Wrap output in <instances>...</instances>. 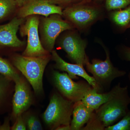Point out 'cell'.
Instances as JSON below:
<instances>
[{
  "label": "cell",
  "mask_w": 130,
  "mask_h": 130,
  "mask_svg": "<svg viewBox=\"0 0 130 130\" xmlns=\"http://www.w3.org/2000/svg\"><path fill=\"white\" fill-rule=\"evenodd\" d=\"M128 86H120L113 97L93 112L81 130H105L116 124L129 110Z\"/></svg>",
  "instance_id": "obj_1"
},
{
  "label": "cell",
  "mask_w": 130,
  "mask_h": 130,
  "mask_svg": "<svg viewBox=\"0 0 130 130\" xmlns=\"http://www.w3.org/2000/svg\"><path fill=\"white\" fill-rule=\"evenodd\" d=\"M11 63L19 71L32 86L35 93L40 95L43 93V77L44 70L51 59L50 54L39 57H29L13 55Z\"/></svg>",
  "instance_id": "obj_2"
},
{
  "label": "cell",
  "mask_w": 130,
  "mask_h": 130,
  "mask_svg": "<svg viewBox=\"0 0 130 130\" xmlns=\"http://www.w3.org/2000/svg\"><path fill=\"white\" fill-rule=\"evenodd\" d=\"M103 13L101 4L85 1L65 8L62 16L74 28L83 30L101 18Z\"/></svg>",
  "instance_id": "obj_3"
},
{
  "label": "cell",
  "mask_w": 130,
  "mask_h": 130,
  "mask_svg": "<svg viewBox=\"0 0 130 130\" xmlns=\"http://www.w3.org/2000/svg\"><path fill=\"white\" fill-rule=\"evenodd\" d=\"M74 103L55 91L50 98L48 106L43 114V121L51 130L59 126L70 125Z\"/></svg>",
  "instance_id": "obj_4"
},
{
  "label": "cell",
  "mask_w": 130,
  "mask_h": 130,
  "mask_svg": "<svg viewBox=\"0 0 130 130\" xmlns=\"http://www.w3.org/2000/svg\"><path fill=\"white\" fill-rule=\"evenodd\" d=\"M104 48L106 54L105 61L94 59L90 63L87 57L85 65L87 71L92 74L103 92L109 89L115 79L124 76L126 74L125 71L119 70L114 66L110 59L109 51L105 47Z\"/></svg>",
  "instance_id": "obj_5"
},
{
  "label": "cell",
  "mask_w": 130,
  "mask_h": 130,
  "mask_svg": "<svg viewBox=\"0 0 130 130\" xmlns=\"http://www.w3.org/2000/svg\"><path fill=\"white\" fill-rule=\"evenodd\" d=\"M71 23L58 14H51L40 19L39 26L40 40L43 46L50 53L53 50L55 42L61 33L74 29Z\"/></svg>",
  "instance_id": "obj_6"
},
{
  "label": "cell",
  "mask_w": 130,
  "mask_h": 130,
  "mask_svg": "<svg viewBox=\"0 0 130 130\" xmlns=\"http://www.w3.org/2000/svg\"><path fill=\"white\" fill-rule=\"evenodd\" d=\"M52 82L59 93L74 103L81 101L93 88L85 80L75 82L67 73L56 70L52 72Z\"/></svg>",
  "instance_id": "obj_7"
},
{
  "label": "cell",
  "mask_w": 130,
  "mask_h": 130,
  "mask_svg": "<svg viewBox=\"0 0 130 130\" xmlns=\"http://www.w3.org/2000/svg\"><path fill=\"white\" fill-rule=\"evenodd\" d=\"M25 20L20 29L21 36L27 37V45L22 55L39 57L50 54V53L43 46L39 37L40 17L38 15H31L26 18Z\"/></svg>",
  "instance_id": "obj_8"
},
{
  "label": "cell",
  "mask_w": 130,
  "mask_h": 130,
  "mask_svg": "<svg viewBox=\"0 0 130 130\" xmlns=\"http://www.w3.org/2000/svg\"><path fill=\"white\" fill-rule=\"evenodd\" d=\"M73 30H67L62 34L58 39L57 44L66 52L72 62L84 67L88 57L85 53L87 43Z\"/></svg>",
  "instance_id": "obj_9"
},
{
  "label": "cell",
  "mask_w": 130,
  "mask_h": 130,
  "mask_svg": "<svg viewBox=\"0 0 130 130\" xmlns=\"http://www.w3.org/2000/svg\"><path fill=\"white\" fill-rule=\"evenodd\" d=\"M14 92L12 99V115L16 119L29 108L32 102L31 91L29 82L20 76L14 82Z\"/></svg>",
  "instance_id": "obj_10"
},
{
  "label": "cell",
  "mask_w": 130,
  "mask_h": 130,
  "mask_svg": "<svg viewBox=\"0 0 130 130\" xmlns=\"http://www.w3.org/2000/svg\"><path fill=\"white\" fill-rule=\"evenodd\" d=\"M25 20L16 16L7 23L0 25V50L14 49L23 46L25 42L19 39L17 33Z\"/></svg>",
  "instance_id": "obj_11"
},
{
  "label": "cell",
  "mask_w": 130,
  "mask_h": 130,
  "mask_svg": "<svg viewBox=\"0 0 130 130\" xmlns=\"http://www.w3.org/2000/svg\"><path fill=\"white\" fill-rule=\"evenodd\" d=\"M63 8L58 5L50 3L48 0H28L19 8L16 16L25 19L31 15H42L47 17L51 14H58L62 16Z\"/></svg>",
  "instance_id": "obj_12"
},
{
  "label": "cell",
  "mask_w": 130,
  "mask_h": 130,
  "mask_svg": "<svg viewBox=\"0 0 130 130\" xmlns=\"http://www.w3.org/2000/svg\"><path fill=\"white\" fill-rule=\"evenodd\" d=\"M51 53V59L55 62V68L59 71L66 72L73 79H78L77 76L82 77L98 93L103 92L94 78L88 74L83 66L74 63H67L61 58L55 50H53Z\"/></svg>",
  "instance_id": "obj_13"
},
{
  "label": "cell",
  "mask_w": 130,
  "mask_h": 130,
  "mask_svg": "<svg viewBox=\"0 0 130 130\" xmlns=\"http://www.w3.org/2000/svg\"><path fill=\"white\" fill-rule=\"evenodd\" d=\"M121 86V84L119 83L109 91L103 93H98L92 88L87 92L81 101L86 106L95 111L111 100Z\"/></svg>",
  "instance_id": "obj_14"
},
{
  "label": "cell",
  "mask_w": 130,
  "mask_h": 130,
  "mask_svg": "<svg viewBox=\"0 0 130 130\" xmlns=\"http://www.w3.org/2000/svg\"><path fill=\"white\" fill-rule=\"evenodd\" d=\"M94 111L81 101L74 103L70 124L71 130H81L88 123Z\"/></svg>",
  "instance_id": "obj_15"
},
{
  "label": "cell",
  "mask_w": 130,
  "mask_h": 130,
  "mask_svg": "<svg viewBox=\"0 0 130 130\" xmlns=\"http://www.w3.org/2000/svg\"><path fill=\"white\" fill-rule=\"evenodd\" d=\"M111 19L121 29H128L130 24V5L123 9L113 11L111 13Z\"/></svg>",
  "instance_id": "obj_16"
},
{
  "label": "cell",
  "mask_w": 130,
  "mask_h": 130,
  "mask_svg": "<svg viewBox=\"0 0 130 130\" xmlns=\"http://www.w3.org/2000/svg\"><path fill=\"white\" fill-rule=\"evenodd\" d=\"M19 8L14 0H0V23L11 20Z\"/></svg>",
  "instance_id": "obj_17"
},
{
  "label": "cell",
  "mask_w": 130,
  "mask_h": 130,
  "mask_svg": "<svg viewBox=\"0 0 130 130\" xmlns=\"http://www.w3.org/2000/svg\"><path fill=\"white\" fill-rule=\"evenodd\" d=\"M0 74L10 81L14 82L21 76L11 62L0 56Z\"/></svg>",
  "instance_id": "obj_18"
},
{
  "label": "cell",
  "mask_w": 130,
  "mask_h": 130,
  "mask_svg": "<svg viewBox=\"0 0 130 130\" xmlns=\"http://www.w3.org/2000/svg\"><path fill=\"white\" fill-rule=\"evenodd\" d=\"M130 5V0H105V8L108 11L125 8Z\"/></svg>",
  "instance_id": "obj_19"
},
{
  "label": "cell",
  "mask_w": 130,
  "mask_h": 130,
  "mask_svg": "<svg viewBox=\"0 0 130 130\" xmlns=\"http://www.w3.org/2000/svg\"><path fill=\"white\" fill-rule=\"evenodd\" d=\"M105 130H130V110L118 122L106 127Z\"/></svg>",
  "instance_id": "obj_20"
},
{
  "label": "cell",
  "mask_w": 130,
  "mask_h": 130,
  "mask_svg": "<svg viewBox=\"0 0 130 130\" xmlns=\"http://www.w3.org/2000/svg\"><path fill=\"white\" fill-rule=\"evenodd\" d=\"M27 129L29 130H42V126L37 117L34 115L29 114L24 117Z\"/></svg>",
  "instance_id": "obj_21"
},
{
  "label": "cell",
  "mask_w": 130,
  "mask_h": 130,
  "mask_svg": "<svg viewBox=\"0 0 130 130\" xmlns=\"http://www.w3.org/2000/svg\"><path fill=\"white\" fill-rule=\"evenodd\" d=\"M48 1L51 4L58 5L64 9L70 6L84 2L86 0H48Z\"/></svg>",
  "instance_id": "obj_22"
},
{
  "label": "cell",
  "mask_w": 130,
  "mask_h": 130,
  "mask_svg": "<svg viewBox=\"0 0 130 130\" xmlns=\"http://www.w3.org/2000/svg\"><path fill=\"white\" fill-rule=\"evenodd\" d=\"M12 130H25L27 129L26 123L23 114L16 118L15 123L11 127Z\"/></svg>",
  "instance_id": "obj_23"
},
{
  "label": "cell",
  "mask_w": 130,
  "mask_h": 130,
  "mask_svg": "<svg viewBox=\"0 0 130 130\" xmlns=\"http://www.w3.org/2000/svg\"><path fill=\"white\" fill-rule=\"evenodd\" d=\"M10 81H12L0 74V102L2 101L6 95L8 83Z\"/></svg>",
  "instance_id": "obj_24"
},
{
  "label": "cell",
  "mask_w": 130,
  "mask_h": 130,
  "mask_svg": "<svg viewBox=\"0 0 130 130\" xmlns=\"http://www.w3.org/2000/svg\"><path fill=\"white\" fill-rule=\"evenodd\" d=\"M120 58L123 60L130 62V47L125 46L120 47L118 49Z\"/></svg>",
  "instance_id": "obj_25"
},
{
  "label": "cell",
  "mask_w": 130,
  "mask_h": 130,
  "mask_svg": "<svg viewBox=\"0 0 130 130\" xmlns=\"http://www.w3.org/2000/svg\"><path fill=\"white\" fill-rule=\"evenodd\" d=\"M11 129L9 120H6L3 124L0 125V130H9Z\"/></svg>",
  "instance_id": "obj_26"
},
{
  "label": "cell",
  "mask_w": 130,
  "mask_h": 130,
  "mask_svg": "<svg viewBox=\"0 0 130 130\" xmlns=\"http://www.w3.org/2000/svg\"><path fill=\"white\" fill-rule=\"evenodd\" d=\"M16 2L19 8L21 7L28 0H14Z\"/></svg>",
  "instance_id": "obj_27"
},
{
  "label": "cell",
  "mask_w": 130,
  "mask_h": 130,
  "mask_svg": "<svg viewBox=\"0 0 130 130\" xmlns=\"http://www.w3.org/2000/svg\"><path fill=\"white\" fill-rule=\"evenodd\" d=\"M56 130H71V126L70 125L61 126L56 128Z\"/></svg>",
  "instance_id": "obj_28"
},
{
  "label": "cell",
  "mask_w": 130,
  "mask_h": 130,
  "mask_svg": "<svg viewBox=\"0 0 130 130\" xmlns=\"http://www.w3.org/2000/svg\"><path fill=\"white\" fill-rule=\"evenodd\" d=\"M104 0H86V1L88 2H94L95 3L101 4Z\"/></svg>",
  "instance_id": "obj_29"
},
{
  "label": "cell",
  "mask_w": 130,
  "mask_h": 130,
  "mask_svg": "<svg viewBox=\"0 0 130 130\" xmlns=\"http://www.w3.org/2000/svg\"><path fill=\"white\" fill-rule=\"evenodd\" d=\"M128 79H129V81L130 83V71L129 72V73H128Z\"/></svg>",
  "instance_id": "obj_30"
},
{
  "label": "cell",
  "mask_w": 130,
  "mask_h": 130,
  "mask_svg": "<svg viewBox=\"0 0 130 130\" xmlns=\"http://www.w3.org/2000/svg\"><path fill=\"white\" fill-rule=\"evenodd\" d=\"M129 28H130V24L129 25V26H128V29H129Z\"/></svg>",
  "instance_id": "obj_31"
}]
</instances>
